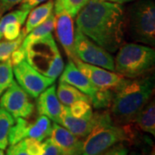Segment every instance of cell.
I'll return each instance as SVG.
<instances>
[{
	"label": "cell",
	"mask_w": 155,
	"mask_h": 155,
	"mask_svg": "<svg viewBox=\"0 0 155 155\" xmlns=\"http://www.w3.org/2000/svg\"><path fill=\"white\" fill-rule=\"evenodd\" d=\"M53 123L48 117L39 115L35 122H29L19 117L15 120L14 125L9 132V143L16 144L26 138H33L43 141L52 133Z\"/></svg>",
	"instance_id": "cell-8"
},
{
	"label": "cell",
	"mask_w": 155,
	"mask_h": 155,
	"mask_svg": "<svg viewBox=\"0 0 155 155\" xmlns=\"http://www.w3.org/2000/svg\"><path fill=\"white\" fill-rule=\"evenodd\" d=\"M150 155H155V153H154V148L153 149V151H152V153H150Z\"/></svg>",
	"instance_id": "cell-38"
},
{
	"label": "cell",
	"mask_w": 155,
	"mask_h": 155,
	"mask_svg": "<svg viewBox=\"0 0 155 155\" xmlns=\"http://www.w3.org/2000/svg\"><path fill=\"white\" fill-rule=\"evenodd\" d=\"M44 1L46 0H23L21 3L19 9L24 10V11H31L35 7H36Z\"/></svg>",
	"instance_id": "cell-35"
},
{
	"label": "cell",
	"mask_w": 155,
	"mask_h": 155,
	"mask_svg": "<svg viewBox=\"0 0 155 155\" xmlns=\"http://www.w3.org/2000/svg\"><path fill=\"white\" fill-rule=\"evenodd\" d=\"M155 63V51L146 45L127 43L119 48L115 61V70L129 78L144 76Z\"/></svg>",
	"instance_id": "cell-5"
},
{
	"label": "cell",
	"mask_w": 155,
	"mask_h": 155,
	"mask_svg": "<svg viewBox=\"0 0 155 155\" xmlns=\"http://www.w3.org/2000/svg\"><path fill=\"white\" fill-rule=\"evenodd\" d=\"M100 155H127V149L122 144H116Z\"/></svg>",
	"instance_id": "cell-32"
},
{
	"label": "cell",
	"mask_w": 155,
	"mask_h": 155,
	"mask_svg": "<svg viewBox=\"0 0 155 155\" xmlns=\"http://www.w3.org/2000/svg\"><path fill=\"white\" fill-rule=\"evenodd\" d=\"M56 95L63 106L69 107L70 105H72L73 103L79 100H84V101H87L91 103L90 97L87 95L81 92L79 90H78L71 84L62 82V81H60L59 83Z\"/></svg>",
	"instance_id": "cell-19"
},
{
	"label": "cell",
	"mask_w": 155,
	"mask_h": 155,
	"mask_svg": "<svg viewBox=\"0 0 155 155\" xmlns=\"http://www.w3.org/2000/svg\"><path fill=\"white\" fill-rule=\"evenodd\" d=\"M11 64L12 66L17 65L19 62H21L23 60H25V51L22 49L20 47L17 48V50H15L12 54H11V57H10Z\"/></svg>",
	"instance_id": "cell-34"
},
{
	"label": "cell",
	"mask_w": 155,
	"mask_h": 155,
	"mask_svg": "<svg viewBox=\"0 0 155 155\" xmlns=\"http://www.w3.org/2000/svg\"><path fill=\"white\" fill-rule=\"evenodd\" d=\"M70 114L78 118H89L93 116V111L90 102L79 100L68 107Z\"/></svg>",
	"instance_id": "cell-27"
},
{
	"label": "cell",
	"mask_w": 155,
	"mask_h": 155,
	"mask_svg": "<svg viewBox=\"0 0 155 155\" xmlns=\"http://www.w3.org/2000/svg\"><path fill=\"white\" fill-rule=\"evenodd\" d=\"M73 62L96 88L115 89L124 79L120 73L107 71L103 67L90 65L78 59Z\"/></svg>",
	"instance_id": "cell-11"
},
{
	"label": "cell",
	"mask_w": 155,
	"mask_h": 155,
	"mask_svg": "<svg viewBox=\"0 0 155 155\" xmlns=\"http://www.w3.org/2000/svg\"><path fill=\"white\" fill-rule=\"evenodd\" d=\"M60 81L74 86L81 92L87 95L89 97H91L97 89L90 82L86 76L78 68L72 60H69L65 69H63Z\"/></svg>",
	"instance_id": "cell-16"
},
{
	"label": "cell",
	"mask_w": 155,
	"mask_h": 155,
	"mask_svg": "<svg viewBox=\"0 0 155 155\" xmlns=\"http://www.w3.org/2000/svg\"><path fill=\"white\" fill-rule=\"evenodd\" d=\"M54 10V1L48 0L45 4L36 6L35 9L29 11L28 15V19L26 22L25 28H23L26 34L32 31L34 28L38 27L43 22H45Z\"/></svg>",
	"instance_id": "cell-17"
},
{
	"label": "cell",
	"mask_w": 155,
	"mask_h": 155,
	"mask_svg": "<svg viewBox=\"0 0 155 155\" xmlns=\"http://www.w3.org/2000/svg\"><path fill=\"white\" fill-rule=\"evenodd\" d=\"M40 155H61V153L48 137L45 139L44 141L42 142V151Z\"/></svg>",
	"instance_id": "cell-30"
},
{
	"label": "cell",
	"mask_w": 155,
	"mask_h": 155,
	"mask_svg": "<svg viewBox=\"0 0 155 155\" xmlns=\"http://www.w3.org/2000/svg\"><path fill=\"white\" fill-rule=\"evenodd\" d=\"M22 1L23 0H0V16H3L6 11L21 4Z\"/></svg>",
	"instance_id": "cell-33"
},
{
	"label": "cell",
	"mask_w": 155,
	"mask_h": 155,
	"mask_svg": "<svg viewBox=\"0 0 155 155\" xmlns=\"http://www.w3.org/2000/svg\"><path fill=\"white\" fill-rule=\"evenodd\" d=\"M74 47L78 60L110 70L115 71V61L110 52L88 38L80 30H74Z\"/></svg>",
	"instance_id": "cell-7"
},
{
	"label": "cell",
	"mask_w": 155,
	"mask_h": 155,
	"mask_svg": "<svg viewBox=\"0 0 155 155\" xmlns=\"http://www.w3.org/2000/svg\"><path fill=\"white\" fill-rule=\"evenodd\" d=\"M0 108L17 119L29 117L33 114L35 105L29 95L13 80L0 98Z\"/></svg>",
	"instance_id": "cell-10"
},
{
	"label": "cell",
	"mask_w": 155,
	"mask_h": 155,
	"mask_svg": "<svg viewBox=\"0 0 155 155\" xmlns=\"http://www.w3.org/2000/svg\"><path fill=\"white\" fill-rule=\"evenodd\" d=\"M23 140L25 149L29 155H40L42 151V142L33 138H26Z\"/></svg>",
	"instance_id": "cell-29"
},
{
	"label": "cell",
	"mask_w": 155,
	"mask_h": 155,
	"mask_svg": "<svg viewBox=\"0 0 155 155\" xmlns=\"http://www.w3.org/2000/svg\"><path fill=\"white\" fill-rule=\"evenodd\" d=\"M29 11H24L18 9L6 14L4 17H0V40L3 37V32L6 24L11 22H18L22 25L26 21Z\"/></svg>",
	"instance_id": "cell-25"
},
{
	"label": "cell",
	"mask_w": 155,
	"mask_h": 155,
	"mask_svg": "<svg viewBox=\"0 0 155 155\" xmlns=\"http://www.w3.org/2000/svg\"><path fill=\"white\" fill-rule=\"evenodd\" d=\"M134 122L143 132L155 135V103L154 99H149L140 110Z\"/></svg>",
	"instance_id": "cell-18"
},
{
	"label": "cell",
	"mask_w": 155,
	"mask_h": 155,
	"mask_svg": "<svg viewBox=\"0 0 155 155\" xmlns=\"http://www.w3.org/2000/svg\"><path fill=\"white\" fill-rule=\"evenodd\" d=\"M26 35L27 34L24 31V29H22L19 36L17 39L12 41L5 40L0 41V61H5L10 59L11 54L21 46Z\"/></svg>",
	"instance_id": "cell-24"
},
{
	"label": "cell",
	"mask_w": 155,
	"mask_h": 155,
	"mask_svg": "<svg viewBox=\"0 0 155 155\" xmlns=\"http://www.w3.org/2000/svg\"><path fill=\"white\" fill-rule=\"evenodd\" d=\"M0 155H5V153H4V151L2 149H0Z\"/></svg>",
	"instance_id": "cell-37"
},
{
	"label": "cell",
	"mask_w": 155,
	"mask_h": 155,
	"mask_svg": "<svg viewBox=\"0 0 155 155\" xmlns=\"http://www.w3.org/2000/svg\"><path fill=\"white\" fill-rule=\"evenodd\" d=\"M107 1L116 3V4H119V5H122V4H125V3H127V2H131V1H134V0H107Z\"/></svg>",
	"instance_id": "cell-36"
},
{
	"label": "cell",
	"mask_w": 155,
	"mask_h": 155,
	"mask_svg": "<svg viewBox=\"0 0 155 155\" xmlns=\"http://www.w3.org/2000/svg\"><path fill=\"white\" fill-rule=\"evenodd\" d=\"M125 32L134 41L154 46L155 5L153 0H140L125 16Z\"/></svg>",
	"instance_id": "cell-6"
},
{
	"label": "cell",
	"mask_w": 155,
	"mask_h": 155,
	"mask_svg": "<svg viewBox=\"0 0 155 155\" xmlns=\"http://www.w3.org/2000/svg\"><path fill=\"white\" fill-rule=\"evenodd\" d=\"M77 28L108 52L123 43L125 13L122 5L107 0H89L76 16Z\"/></svg>",
	"instance_id": "cell-1"
},
{
	"label": "cell",
	"mask_w": 155,
	"mask_h": 155,
	"mask_svg": "<svg viewBox=\"0 0 155 155\" xmlns=\"http://www.w3.org/2000/svg\"><path fill=\"white\" fill-rule=\"evenodd\" d=\"M88 1L89 0H55L54 3V14L66 12L73 18L76 17L78 13Z\"/></svg>",
	"instance_id": "cell-21"
},
{
	"label": "cell",
	"mask_w": 155,
	"mask_h": 155,
	"mask_svg": "<svg viewBox=\"0 0 155 155\" xmlns=\"http://www.w3.org/2000/svg\"><path fill=\"white\" fill-rule=\"evenodd\" d=\"M97 113H94L93 116L89 118H78L70 114L67 106H63L61 115V126L67 128L68 131L79 138H85L97 123Z\"/></svg>",
	"instance_id": "cell-15"
},
{
	"label": "cell",
	"mask_w": 155,
	"mask_h": 155,
	"mask_svg": "<svg viewBox=\"0 0 155 155\" xmlns=\"http://www.w3.org/2000/svg\"><path fill=\"white\" fill-rule=\"evenodd\" d=\"M109 111L97 112V123L83 140L80 155H100L113 146L130 139V131L115 125Z\"/></svg>",
	"instance_id": "cell-3"
},
{
	"label": "cell",
	"mask_w": 155,
	"mask_h": 155,
	"mask_svg": "<svg viewBox=\"0 0 155 155\" xmlns=\"http://www.w3.org/2000/svg\"><path fill=\"white\" fill-rule=\"evenodd\" d=\"M15 120L10 113L0 108V149L5 150L9 144V132Z\"/></svg>",
	"instance_id": "cell-22"
},
{
	"label": "cell",
	"mask_w": 155,
	"mask_h": 155,
	"mask_svg": "<svg viewBox=\"0 0 155 155\" xmlns=\"http://www.w3.org/2000/svg\"><path fill=\"white\" fill-rule=\"evenodd\" d=\"M12 69L17 78V83L34 98H36L55 81V79L45 77L37 72L26 60L12 66Z\"/></svg>",
	"instance_id": "cell-9"
},
{
	"label": "cell",
	"mask_w": 155,
	"mask_h": 155,
	"mask_svg": "<svg viewBox=\"0 0 155 155\" xmlns=\"http://www.w3.org/2000/svg\"><path fill=\"white\" fill-rule=\"evenodd\" d=\"M7 155H29L23 144V140H21L16 144L11 145L7 150Z\"/></svg>",
	"instance_id": "cell-31"
},
{
	"label": "cell",
	"mask_w": 155,
	"mask_h": 155,
	"mask_svg": "<svg viewBox=\"0 0 155 155\" xmlns=\"http://www.w3.org/2000/svg\"><path fill=\"white\" fill-rule=\"evenodd\" d=\"M49 138L59 149L61 155H80L83 140L67 128L54 122Z\"/></svg>",
	"instance_id": "cell-13"
},
{
	"label": "cell",
	"mask_w": 155,
	"mask_h": 155,
	"mask_svg": "<svg viewBox=\"0 0 155 155\" xmlns=\"http://www.w3.org/2000/svg\"><path fill=\"white\" fill-rule=\"evenodd\" d=\"M2 17V16H0V17Z\"/></svg>",
	"instance_id": "cell-39"
},
{
	"label": "cell",
	"mask_w": 155,
	"mask_h": 155,
	"mask_svg": "<svg viewBox=\"0 0 155 155\" xmlns=\"http://www.w3.org/2000/svg\"><path fill=\"white\" fill-rule=\"evenodd\" d=\"M55 14L53 11L45 22H42L41 25H39L38 27L34 28L32 31H30L29 33L26 35L20 48L25 51L28 45H30L31 43L35 42V41L52 33L53 29L54 28V25H55Z\"/></svg>",
	"instance_id": "cell-20"
},
{
	"label": "cell",
	"mask_w": 155,
	"mask_h": 155,
	"mask_svg": "<svg viewBox=\"0 0 155 155\" xmlns=\"http://www.w3.org/2000/svg\"><path fill=\"white\" fill-rule=\"evenodd\" d=\"M113 97L114 89H97L90 101L95 109L102 110L110 107Z\"/></svg>",
	"instance_id": "cell-23"
},
{
	"label": "cell",
	"mask_w": 155,
	"mask_h": 155,
	"mask_svg": "<svg viewBox=\"0 0 155 155\" xmlns=\"http://www.w3.org/2000/svg\"><path fill=\"white\" fill-rule=\"evenodd\" d=\"M13 69L11 60L0 63V95L8 88L13 81Z\"/></svg>",
	"instance_id": "cell-26"
},
{
	"label": "cell",
	"mask_w": 155,
	"mask_h": 155,
	"mask_svg": "<svg viewBox=\"0 0 155 155\" xmlns=\"http://www.w3.org/2000/svg\"><path fill=\"white\" fill-rule=\"evenodd\" d=\"M55 33L56 37L63 47L67 57L75 61L77 55L74 47V26L72 17L66 12L55 14Z\"/></svg>",
	"instance_id": "cell-12"
},
{
	"label": "cell",
	"mask_w": 155,
	"mask_h": 155,
	"mask_svg": "<svg viewBox=\"0 0 155 155\" xmlns=\"http://www.w3.org/2000/svg\"><path fill=\"white\" fill-rule=\"evenodd\" d=\"M36 98V109L39 115L47 116L51 121L61 124L63 105L56 95L55 85H50Z\"/></svg>",
	"instance_id": "cell-14"
},
{
	"label": "cell",
	"mask_w": 155,
	"mask_h": 155,
	"mask_svg": "<svg viewBox=\"0 0 155 155\" xmlns=\"http://www.w3.org/2000/svg\"><path fill=\"white\" fill-rule=\"evenodd\" d=\"M153 89V76L124 78L114 89L110 112L112 120L121 125L134 122L139 112L151 98Z\"/></svg>",
	"instance_id": "cell-2"
},
{
	"label": "cell",
	"mask_w": 155,
	"mask_h": 155,
	"mask_svg": "<svg viewBox=\"0 0 155 155\" xmlns=\"http://www.w3.org/2000/svg\"><path fill=\"white\" fill-rule=\"evenodd\" d=\"M21 27H22V24L20 22H9L5 27L4 32H3V36L7 41H12V40L17 39L21 33V30H22Z\"/></svg>",
	"instance_id": "cell-28"
},
{
	"label": "cell",
	"mask_w": 155,
	"mask_h": 155,
	"mask_svg": "<svg viewBox=\"0 0 155 155\" xmlns=\"http://www.w3.org/2000/svg\"><path fill=\"white\" fill-rule=\"evenodd\" d=\"M25 60L45 77L56 79L64 69V62L52 34L28 45Z\"/></svg>",
	"instance_id": "cell-4"
}]
</instances>
